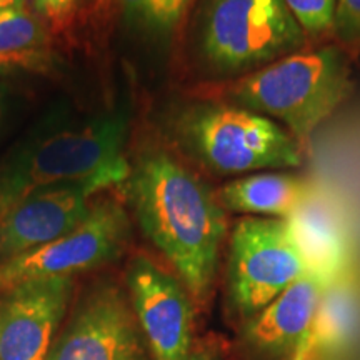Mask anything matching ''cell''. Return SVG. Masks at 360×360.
Returning <instances> with one entry per match:
<instances>
[{"mask_svg": "<svg viewBox=\"0 0 360 360\" xmlns=\"http://www.w3.org/2000/svg\"><path fill=\"white\" fill-rule=\"evenodd\" d=\"M97 187L67 184L29 195L0 217V265L74 231L92 210Z\"/></svg>", "mask_w": 360, "mask_h": 360, "instance_id": "12", "label": "cell"}, {"mask_svg": "<svg viewBox=\"0 0 360 360\" xmlns=\"http://www.w3.org/2000/svg\"><path fill=\"white\" fill-rule=\"evenodd\" d=\"M124 192L147 240L191 292L197 309L212 300L227 217L210 187L164 150H148L130 165Z\"/></svg>", "mask_w": 360, "mask_h": 360, "instance_id": "1", "label": "cell"}, {"mask_svg": "<svg viewBox=\"0 0 360 360\" xmlns=\"http://www.w3.org/2000/svg\"><path fill=\"white\" fill-rule=\"evenodd\" d=\"M25 0H0V13L12 8H24Z\"/></svg>", "mask_w": 360, "mask_h": 360, "instance_id": "23", "label": "cell"}, {"mask_svg": "<svg viewBox=\"0 0 360 360\" xmlns=\"http://www.w3.org/2000/svg\"><path fill=\"white\" fill-rule=\"evenodd\" d=\"M217 197L229 212L245 217L287 219L305 200L307 187L297 175L260 172L225 184Z\"/></svg>", "mask_w": 360, "mask_h": 360, "instance_id": "14", "label": "cell"}, {"mask_svg": "<svg viewBox=\"0 0 360 360\" xmlns=\"http://www.w3.org/2000/svg\"><path fill=\"white\" fill-rule=\"evenodd\" d=\"M305 35L319 37L334 25L335 0H283Z\"/></svg>", "mask_w": 360, "mask_h": 360, "instance_id": "18", "label": "cell"}, {"mask_svg": "<svg viewBox=\"0 0 360 360\" xmlns=\"http://www.w3.org/2000/svg\"><path fill=\"white\" fill-rule=\"evenodd\" d=\"M44 360H154L125 287L98 281L85 289Z\"/></svg>", "mask_w": 360, "mask_h": 360, "instance_id": "7", "label": "cell"}, {"mask_svg": "<svg viewBox=\"0 0 360 360\" xmlns=\"http://www.w3.org/2000/svg\"><path fill=\"white\" fill-rule=\"evenodd\" d=\"M187 360H229V342L219 335L197 337Z\"/></svg>", "mask_w": 360, "mask_h": 360, "instance_id": "20", "label": "cell"}, {"mask_svg": "<svg viewBox=\"0 0 360 360\" xmlns=\"http://www.w3.org/2000/svg\"><path fill=\"white\" fill-rule=\"evenodd\" d=\"M74 300V278H30L0 290V360H44Z\"/></svg>", "mask_w": 360, "mask_h": 360, "instance_id": "10", "label": "cell"}, {"mask_svg": "<svg viewBox=\"0 0 360 360\" xmlns=\"http://www.w3.org/2000/svg\"><path fill=\"white\" fill-rule=\"evenodd\" d=\"M35 11L52 22H65L77 7L79 0H32Z\"/></svg>", "mask_w": 360, "mask_h": 360, "instance_id": "21", "label": "cell"}, {"mask_svg": "<svg viewBox=\"0 0 360 360\" xmlns=\"http://www.w3.org/2000/svg\"><path fill=\"white\" fill-rule=\"evenodd\" d=\"M349 85L344 52L337 47L302 49L238 79L229 98L304 141L340 105Z\"/></svg>", "mask_w": 360, "mask_h": 360, "instance_id": "3", "label": "cell"}, {"mask_svg": "<svg viewBox=\"0 0 360 360\" xmlns=\"http://www.w3.org/2000/svg\"><path fill=\"white\" fill-rule=\"evenodd\" d=\"M285 220L307 272L326 283L347 272L349 238L334 210L305 197Z\"/></svg>", "mask_w": 360, "mask_h": 360, "instance_id": "13", "label": "cell"}, {"mask_svg": "<svg viewBox=\"0 0 360 360\" xmlns=\"http://www.w3.org/2000/svg\"><path fill=\"white\" fill-rule=\"evenodd\" d=\"M2 74V72H0ZM12 110V97L11 87H8L6 80L0 77V137H2L4 130H6L8 119H11Z\"/></svg>", "mask_w": 360, "mask_h": 360, "instance_id": "22", "label": "cell"}, {"mask_svg": "<svg viewBox=\"0 0 360 360\" xmlns=\"http://www.w3.org/2000/svg\"><path fill=\"white\" fill-rule=\"evenodd\" d=\"M360 328V290L347 272L327 283L315 315L307 349L334 352L349 344Z\"/></svg>", "mask_w": 360, "mask_h": 360, "instance_id": "15", "label": "cell"}, {"mask_svg": "<svg viewBox=\"0 0 360 360\" xmlns=\"http://www.w3.org/2000/svg\"><path fill=\"white\" fill-rule=\"evenodd\" d=\"M129 24L154 35L174 32L192 0H119Z\"/></svg>", "mask_w": 360, "mask_h": 360, "instance_id": "17", "label": "cell"}, {"mask_svg": "<svg viewBox=\"0 0 360 360\" xmlns=\"http://www.w3.org/2000/svg\"><path fill=\"white\" fill-rule=\"evenodd\" d=\"M125 290L154 360H187L199 309L177 274L137 254L125 269Z\"/></svg>", "mask_w": 360, "mask_h": 360, "instance_id": "9", "label": "cell"}, {"mask_svg": "<svg viewBox=\"0 0 360 360\" xmlns=\"http://www.w3.org/2000/svg\"><path fill=\"white\" fill-rule=\"evenodd\" d=\"M332 32L345 49L360 52V0H335Z\"/></svg>", "mask_w": 360, "mask_h": 360, "instance_id": "19", "label": "cell"}, {"mask_svg": "<svg viewBox=\"0 0 360 360\" xmlns=\"http://www.w3.org/2000/svg\"><path fill=\"white\" fill-rule=\"evenodd\" d=\"M307 35L283 0H209L200 51L219 74H252L302 51Z\"/></svg>", "mask_w": 360, "mask_h": 360, "instance_id": "6", "label": "cell"}, {"mask_svg": "<svg viewBox=\"0 0 360 360\" xmlns=\"http://www.w3.org/2000/svg\"><path fill=\"white\" fill-rule=\"evenodd\" d=\"M307 274L285 219L242 217L229 236L225 321L238 330Z\"/></svg>", "mask_w": 360, "mask_h": 360, "instance_id": "5", "label": "cell"}, {"mask_svg": "<svg viewBox=\"0 0 360 360\" xmlns=\"http://www.w3.org/2000/svg\"><path fill=\"white\" fill-rule=\"evenodd\" d=\"M127 117L120 112L47 120L0 159V217L32 193L67 184H124Z\"/></svg>", "mask_w": 360, "mask_h": 360, "instance_id": "2", "label": "cell"}, {"mask_svg": "<svg viewBox=\"0 0 360 360\" xmlns=\"http://www.w3.org/2000/svg\"><path fill=\"white\" fill-rule=\"evenodd\" d=\"M175 134L188 154L222 175L297 167L299 141L276 120L236 103L204 102L180 112Z\"/></svg>", "mask_w": 360, "mask_h": 360, "instance_id": "4", "label": "cell"}, {"mask_svg": "<svg viewBox=\"0 0 360 360\" xmlns=\"http://www.w3.org/2000/svg\"><path fill=\"white\" fill-rule=\"evenodd\" d=\"M47 58L44 27L25 8L0 13V72L7 67H40Z\"/></svg>", "mask_w": 360, "mask_h": 360, "instance_id": "16", "label": "cell"}, {"mask_svg": "<svg viewBox=\"0 0 360 360\" xmlns=\"http://www.w3.org/2000/svg\"><path fill=\"white\" fill-rule=\"evenodd\" d=\"M326 285L314 274H304L238 328L229 344V360H302Z\"/></svg>", "mask_w": 360, "mask_h": 360, "instance_id": "11", "label": "cell"}, {"mask_svg": "<svg viewBox=\"0 0 360 360\" xmlns=\"http://www.w3.org/2000/svg\"><path fill=\"white\" fill-rule=\"evenodd\" d=\"M132 224L119 200L101 199L74 231L0 265V290L44 277H74L115 262L130 244Z\"/></svg>", "mask_w": 360, "mask_h": 360, "instance_id": "8", "label": "cell"}]
</instances>
